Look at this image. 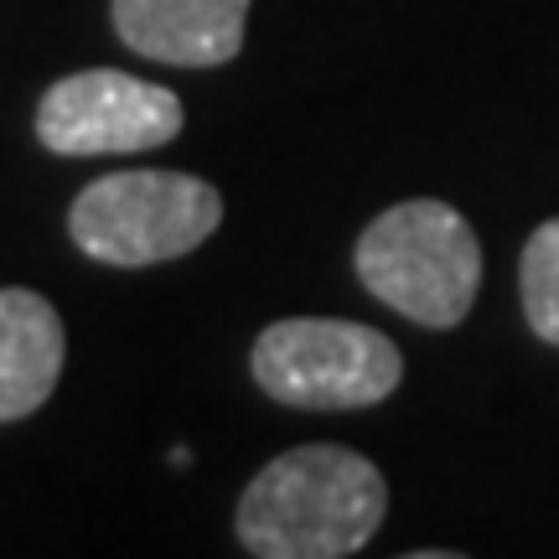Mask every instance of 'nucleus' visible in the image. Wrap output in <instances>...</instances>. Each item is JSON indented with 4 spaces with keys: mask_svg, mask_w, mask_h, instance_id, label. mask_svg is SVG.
Listing matches in <instances>:
<instances>
[{
    "mask_svg": "<svg viewBox=\"0 0 559 559\" xmlns=\"http://www.w3.org/2000/svg\"><path fill=\"white\" fill-rule=\"evenodd\" d=\"M130 52L166 68H218L243 47L249 0H109Z\"/></svg>",
    "mask_w": 559,
    "mask_h": 559,
    "instance_id": "nucleus-6",
    "label": "nucleus"
},
{
    "mask_svg": "<svg viewBox=\"0 0 559 559\" xmlns=\"http://www.w3.org/2000/svg\"><path fill=\"white\" fill-rule=\"evenodd\" d=\"M519 285H523V317H528V326L549 347H559V218L539 223L528 234Z\"/></svg>",
    "mask_w": 559,
    "mask_h": 559,
    "instance_id": "nucleus-8",
    "label": "nucleus"
},
{
    "mask_svg": "<svg viewBox=\"0 0 559 559\" xmlns=\"http://www.w3.org/2000/svg\"><path fill=\"white\" fill-rule=\"evenodd\" d=\"M223 223L218 187L192 171H115L68 207V234L88 260L140 270L192 254Z\"/></svg>",
    "mask_w": 559,
    "mask_h": 559,
    "instance_id": "nucleus-3",
    "label": "nucleus"
},
{
    "mask_svg": "<svg viewBox=\"0 0 559 559\" xmlns=\"http://www.w3.org/2000/svg\"><path fill=\"white\" fill-rule=\"evenodd\" d=\"M389 513V481L347 445H296L239 498V544L260 559L358 555Z\"/></svg>",
    "mask_w": 559,
    "mask_h": 559,
    "instance_id": "nucleus-1",
    "label": "nucleus"
},
{
    "mask_svg": "<svg viewBox=\"0 0 559 559\" xmlns=\"http://www.w3.org/2000/svg\"><path fill=\"white\" fill-rule=\"evenodd\" d=\"M249 368L264 394L290 409H368L404 379L400 347L379 326L337 317L270 321L254 337Z\"/></svg>",
    "mask_w": 559,
    "mask_h": 559,
    "instance_id": "nucleus-4",
    "label": "nucleus"
},
{
    "mask_svg": "<svg viewBox=\"0 0 559 559\" xmlns=\"http://www.w3.org/2000/svg\"><path fill=\"white\" fill-rule=\"evenodd\" d=\"M68 358L58 306L37 290H0V425L37 415Z\"/></svg>",
    "mask_w": 559,
    "mask_h": 559,
    "instance_id": "nucleus-7",
    "label": "nucleus"
},
{
    "mask_svg": "<svg viewBox=\"0 0 559 559\" xmlns=\"http://www.w3.org/2000/svg\"><path fill=\"white\" fill-rule=\"evenodd\" d=\"M358 280L368 296L394 306L419 326H461L481 285V243L477 228L451 202L415 198L383 207L358 234L353 249Z\"/></svg>",
    "mask_w": 559,
    "mask_h": 559,
    "instance_id": "nucleus-2",
    "label": "nucleus"
},
{
    "mask_svg": "<svg viewBox=\"0 0 559 559\" xmlns=\"http://www.w3.org/2000/svg\"><path fill=\"white\" fill-rule=\"evenodd\" d=\"M187 109L171 88L120 68L58 79L37 104V140L52 156H135L181 135Z\"/></svg>",
    "mask_w": 559,
    "mask_h": 559,
    "instance_id": "nucleus-5",
    "label": "nucleus"
}]
</instances>
